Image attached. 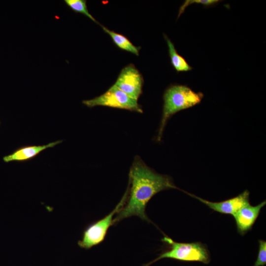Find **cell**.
Wrapping results in <instances>:
<instances>
[{"instance_id":"cell-1","label":"cell","mask_w":266,"mask_h":266,"mask_svg":"<svg viewBox=\"0 0 266 266\" xmlns=\"http://www.w3.org/2000/svg\"><path fill=\"white\" fill-rule=\"evenodd\" d=\"M128 193L126 200L114 219V225L132 216L151 222L146 214L149 200L159 192L167 189L180 190L166 175L157 173L140 157H135L129 173Z\"/></svg>"},{"instance_id":"cell-2","label":"cell","mask_w":266,"mask_h":266,"mask_svg":"<svg viewBox=\"0 0 266 266\" xmlns=\"http://www.w3.org/2000/svg\"><path fill=\"white\" fill-rule=\"evenodd\" d=\"M203 97L201 92H195L186 85L173 84L167 88L163 95V114L157 141L161 140L166 125L172 115L200 103Z\"/></svg>"},{"instance_id":"cell-3","label":"cell","mask_w":266,"mask_h":266,"mask_svg":"<svg viewBox=\"0 0 266 266\" xmlns=\"http://www.w3.org/2000/svg\"><path fill=\"white\" fill-rule=\"evenodd\" d=\"M162 241L166 244L167 249L144 266H148L164 258L184 262H200L205 264L210 262L209 251L205 245L200 242H177L167 236H164Z\"/></svg>"},{"instance_id":"cell-4","label":"cell","mask_w":266,"mask_h":266,"mask_svg":"<svg viewBox=\"0 0 266 266\" xmlns=\"http://www.w3.org/2000/svg\"><path fill=\"white\" fill-rule=\"evenodd\" d=\"M128 193L127 188L119 202L114 209L105 217L88 225L84 230L77 244L81 248L89 249L104 240L109 228L114 225V216L123 206Z\"/></svg>"},{"instance_id":"cell-5","label":"cell","mask_w":266,"mask_h":266,"mask_svg":"<svg viewBox=\"0 0 266 266\" xmlns=\"http://www.w3.org/2000/svg\"><path fill=\"white\" fill-rule=\"evenodd\" d=\"M82 103L88 107L103 106L125 109L142 113L141 106L134 100L117 87L114 84L105 93L94 99L84 100Z\"/></svg>"},{"instance_id":"cell-6","label":"cell","mask_w":266,"mask_h":266,"mask_svg":"<svg viewBox=\"0 0 266 266\" xmlns=\"http://www.w3.org/2000/svg\"><path fill=\"white\" fill-rule=\"evenodd\" d=\"M143 79L141 74L133 64L124 67L114 84L131 98L137 100L142 93Z\"/></svg>"},{"instance_id":"cell-7","label":"cell","mask_w":266,"mask_h":266,"mask_svg":"<svg viewBox=\"0 0 266 266\" xmlns=\"http://www.w3.org/2000/svg\"><path fill=\"white\" fill-rule=\"evenodd\" d=\"M185 193V191H184ZM196 199H198L200 202L204 203L210 209L217 212L234 215L241 208L250 204L249 202V192L247 190L238 196L222 201L220 202H211L201 198L197 197L194 195L186 192Z\"/></svg>"},{"instance_id":"cell-8","label":"cell","mask_w":266,"mask_h":266,"mask_svg":"<svg viewBox=\"0 0 266 266\" xmlns=\"http://www.w3.org/2000/svg\"><path fill=\"white\" fill-rule=\"evenodd\" d=\"M266 200L256 206L250 204L241 208L233 216L234 218L237 232L244 235L252 228L260 213L261 209L266 205Z\"/></svg>"},{"instance_id":"cell-9","label":"cell","mask_w":266,"mask_h":266,"mask_svg":"<svg viewBox=\"0 0 266 266\" xmlns=\"http://www.w3.org/2000/svg\"><path fill=\"white\" fill-rule=\"evenodd\" d=\"M61 142H62V140H59L43 145H33L21 147L11 154L3 157V161L5 163L11 161H27L34 157L44 150L53 147Z\"/></svg>"},{"instance_id":"cell-10","label":"cell","mask_w":266,"mask_h":266,"mask_svg":"<svg viewBox=\"0 0 266 266\" xmlns=\"http://www.w3.org/2000/svg\"><path fill=\"white\" fill-rule=\"evenodd\" d=\"M168 46L169 56L171 64L177 72L188 71L193 68L186 60L177 52L174 44L165 34H164Z\"/></svg>"},{"instance_id":"cell-11","label":"cell","mask_w":266,"mask_h":266,"mask_svg":"<svg viewBox=\"0 0 266 266\" xmlns=\"http://www.w3.org/2000/svg\"><path fill=\"white\" fill-rule=\"evenodd\" d=\"M100 25L103 30L111 37L114 44L118 48L138 56L140 47L134 46L125 36L110 31L102 25Z\"/></svg>"},{"instance_id":"cell-12","label":"cell","mask_w":266,"mask_h":266,"mask_svg":"<svg viewBox=\"0 0 266 266\" xmlns=\"http://www.w3.org/2000/svg\"><path fill=\"white\" fill-rule=\"evenodd\" d=\"M64 1L66 4L74 12L81 13L86 16L93 22L99 24L89 13L86 5V0H65Z\"/></svg>"},{"instance_id":"cell-13","label":"cell","mask_w":266,"mask_h":266,"mask_svg":"<svg viewBox=\"0 0 266 266\" xmlns=\"http://www.w3.org/2000/svg\"><path fill=\"white\" fill-rule=\"evenodd\" d=\"M220 1L219 0H186L179 8L178 18L183 13L187 7L193 3L200 4L209 7L215 5Z\"/></svg>"},{"instance_id":"cell-14","label":"cell","mask_w":266,"mask_h":266,"mask_svg":"<svg viewBox=\"0 0 266 266\" xmlns=\"http://www.w3.org/2000/svg\"><path fill=\"white\" fill-rule=\"evenodd\" d=\"M259 243L258 257L253 266H264L266 264V241L259 240Z\"/></svg>"}]
</instances>
